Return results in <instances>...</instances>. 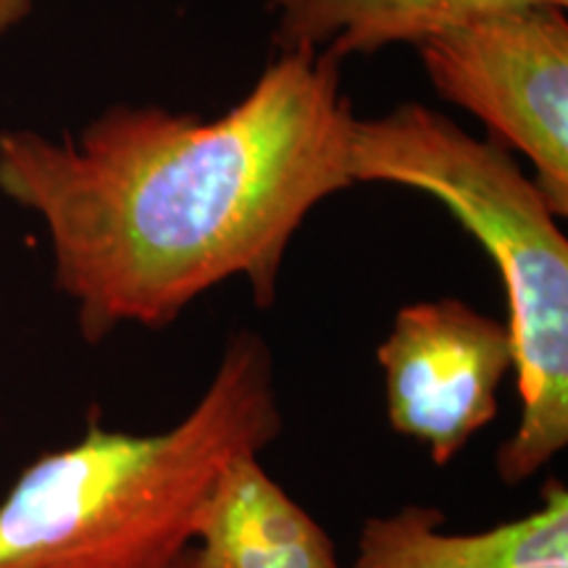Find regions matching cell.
Here are the masks:
<instances>
[{"label": "cell", "mask_w": 568, "mask_h": 568, "mask_svg": "<svg viewBox=\"0 0 568 568\" xmlns=\"http://www.w3.org/2000/svg\"><path fill=\"white\" fill-rule=\"evenodd\" d=\"M439 98L521 153L531 182L558 219L568 213V19L529 6L479 17L416 45Z\"/></svg>", "instance_id": "cell-4"}, {"label": "cell", "mask_w": 568, "mask_h": 568, "mask_svg": "<svg viewBox=\"0 0 568 568\" xmlns=\"http://www.w3.org/2000/svg\"><path fill=\"white\" fill-rule=\"evenodd\" d=\"M274 45L282 53H376L389 45H418L432 34L487 13L556 6L568 0H264Z\"/></svg>", "instance_id": "cell-8"}, {"label": "cell", "mask_w": 568, "mask_h": 568, "mask_svg": "<svg viewBox=\"0 0 568 568\" xmlns=\"http://www.w3.org/2000/svg\"><path fill=\"white\" fill-rule=\"evenodd\" d=\"M34 0H0V34L11 32L32 13Z\"/></svg>", "instance_id": "cell-9"}, {"label": "cell", "mask_w": 568, "mask_h": 568, "mask_svg": "<svg viewBox=\"0 0 568 568\" xmlns=\"http://www.w3.org/2000/svg\"><path fill=\"white\" fill-rule=\"evenodd\" d=\"M166 568H195V564H193V552H184V556H180L174 560L172 566H166Z\"/></svg>", "instance_id": "cell-10"}, {"label": "cell", "mask_w": 568, "mask_h": 568, "mask_svg": "<svg viewBox=\"0 0 568 568\" xmlns=\"http://www.w3.org/2000/svg\"><path fill=\"white\" fill-rule=\"evenodd\" d=\"M195 568H343L335 539L261 464L232 458L213 479L193 527Z\"/></svg>", "instance_id": "cell-7"}, {"label": "cell", "mask_w": 568, "mask_h": 568, "mask_svg": "<svg viewBox=\"0 0 568 568\" xmlns=\"http://www.w3.org/2000/svg\"><path fill=\"white\" fill-rule=\"evenodd\" d=\"M339 67L280 51L216 119L119 103L74 138L0 132V193L45 224L84 343L163 329L230 280L276 301L305 219L355 187Z\"/></svg>", "instance_id": "cell-1"}, {"label": "cell", "mask_w": 568, "mask_h": 568, "mask_svg": "<svg viewBox=\"0 0 568 568\" xmlns=\"http://www.w3.org/2000/svg\"><path fill=\"white\" fill-rule=\"evenodd\" d=\"M437 506L368 516L343 568H568V489L550 479L529 514L481 531H445Z\"/></svg>", "instance_id": "cell-6"}, {"label": "cell", "mask_w": 568, "mask_h": 568, "mask_svg": "<svg viewBox=\"0 0 568 568\" xmlns=\"http://www.w3.org/2000/svg\"><path fill=\"white\" fill-rule=\"evenodd\" d=\"M387 424L447 466L500 410L514 372L508 324L458 297L408 303L376 347Z\"/></svg>", "instance_id": "cell-5"}, {"label": "cell", "mask_w": 568, "mask_h": 568, "mask_svg": "<svg viewBox=\"0 0 568 568\" xmlns=\"http://www.w3.org/2000/svg\"><path fill=\"white\" fill-rule=\"evenodd\" d=\"M284 432L274 355L258 332L226 339L193 408L153 435L105 429L34 458L0 500V568H166L193 545L213 479Z\"/></svg>", "instance_id": "cell-2"}, {"label": "cell", "mask_w": 568, "mask_h": 568, "mask_svg": "<svg viewBox=\"0 0 568 568\" xmlns=\"http://www.w3.org/2000/svg\"><path fill=\"white\" fill-rule=\"evenodd\" d=\"M347 172L353 184L435 197L493 258L506 287L521 400L495 471L506 487H521L568 447V240L556 211L514 153L422 103L355 116Z\"/></svg>", "instance_id": "cell-3"}]
</instances>
